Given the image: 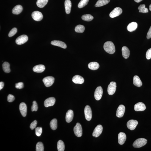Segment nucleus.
Wrapping results in <instances>:
<instances>
[{"label": "nucleus", "mask_w": 151, "mask_h": 151, "mask_svg": "<svg viewBox=\"0 0 151 151\" xmlns=\"http://www.w3.org/2000/svg\"><path fill=\"white\" fill-rule=\"evenodd\" d=\"M103 91L101 86L97 87L94 93V97L95 99L97 101L100 100L103 95Z\"/></svg>", "instance_id": "0eeeda50"}, {"label": "nucleus", "mask_w": 151, "mask_h": 151, "mask_svg": "<svg viewBox=\"0 0 151 151\" xmlns=\"http://www.w3.org/2000/svg\"><path fill=\"white\" fill-rule=\"evenodd\" d=\"M147 38L148 39H150L151 38V26L149 29L148 31L147 32Z\"/></svg>", "instance_id": "a18cd8bd"}, {"label": "nucleus", "mask_w": 151, "mask_h": 151, "mask_svg": "<svg viewBox=\"0 0 151 151\" xmlns=\"http://www.w3.org/2000/svg\"><path fill=\"white\" fill-rule=\"evenodd\" d=\"M110 0H99L96 3L95 6L96 7H101L109 3Z\"/></svg>", "instance_id": "cd10ccee"}, {"label": "nucleus", "mask_w": 151, "mask_h": 151, "mask_svg": "<svg viewBox=\"0 0 151 151\" xmlns=\"http://www.w3.org/2000/svg\"><path fill=\"white\" fill-rule=\"evenodd\" d=\"M48 0H37L36 5L38 7L43 8L46 5Z\"/></svg>", "instance_id": "c85d7f7f"}, {"label": "nucleus", "mask_w": 151, "mask_h": 151, "mask_svg": "<svg viewBox=\"0 0 151 151\" xmlns=\"http://www.w3.org/2000/svg\"><path fill=\"white\" fill-rule=\"evenodd\" d=\"M38 106L37 103L35 101H33V105L31 107V110L32 111H36L38 110Z\"/></svg>", "instance_id": "ea45409f"}, {"label": "nucleus", "mask_w": 151, "mask_h": 151, "mask_svg": "<svg viewBox=\"0 0 151 151\" xmlns=\"http://www.w3.org/2000/svg\"><path fill=\"white\" fill-rule=\"evenodd\" d=\"M146 5L144 4L141 5L138 7V9L139 10V12L143 13H147L148 12V10L147 8L145 7Z\"/></svg>", "instance_id": "f704fd0d"}, {"label": "nucleus", "mask_w": 151, "mask_h": 151, "mask_svg": "<svg viewBox=\"0 0 151 151\" xmlns=\"http://www.w3.org/2000/svg\"><path fill=\"white\" fill-rule=\"evenodd\" d=\"M147 140L144 138H139L137 139L133 143V146L135 148H140L146 145Z\"/></svg>", "instance_id": "f03ea898"}, {"label": "nucleus", "mask_w": 151, "mask_h": 151, "mask_svg": "<svg viewBox=\"0 0 151 151\" xmlns=\"http://www.w3.org/2000/svg\"><path fill=\"white\" fill-rule=\"evenodd\" d=\"M4 86V83L3 82H0V90H1L3 88Z\"/></svg>", "instance_id": "49530a36"}, {"label": "nucleus", "mask_w": 151, "mask_h": 151, "mask_svg": "<svg viewBox=\"0 0 151 151\" xmlns=\"http://www.w3.org/2000/svg\"><path fill=\"white\" fill-rule=\"evenodd\" d=\"M2 67L3 70L4 72L7 73H8L11 72L10 64L8 62H4L3 64Z\"/></svg>", "instance_id": "c756f323"}, {"label": "nucleus", "mask_w": 151, "mask_h": 151, "mask_svg": "<svg viewBox=\"0 0 151 151\" xmlns=\"http://www.w3.org/2000/svg\"><path fill=\"white\" fill-rule=\"evenodd\" d=\"M85 27L84 26L81 25H79L76 26L75 28V31L78 33H83L84 32Z\"/></svg>", "instance_id": "72a5a7b5"}, {"label": "nucleus", "mask_w": 151, "mask_h": 151, "mask_svg": "<svg viewBox=\"0 0 151 151\" xmlns=\"http://www.w3.org/2000/svg\"><path fill=\"white\" fill-rule=\"evenodd\" d=\"M19 110L20 113L23 117H25L27 114V107L24 102H22L19 105Z\"/></svg>", "instance_id": "a211bd4d"}, {"label": "nucleus", "mask_w": 151, "mask_h": 151, "mask_svg": "<svg viewBox=\"0 0 151 151\" xmlns=\"http://www.w3.org/2000/svg\"><path fill=\"white\" fill-rule=\"evenodd\" d=\"M65 7L66 12L67 14H70L71 12L72 4L70 0H65Z\"/></svg>", "instance_id": "4be33fe9"}, {"label": "nucleus", "mask_w": 151, "mask_h": 151, "mask_svg": "<svg viewBox=\"0 0 151 151\" xmlns=\"http://www.w3.org/2000/svg\"><path fill=\"white\" fill-rule=\"evenodd\" d=\"M104 48L105 52L110 54H113L115 52V45L111 41L105 42L104 45Z\"/></svg>", "instance_id": "f257e3e1"}, {"label": "nucleus", "mask_w": 151, "mask_h": 151, "mask_svg": "<svg viewBox=\"0 0 151 151\" xmlns=\"http://www.w3.org/2000/svg\"><path fill=\"white\" fill-rule=\"evenodd\" d=\"M103 127L101 125H98L95 128L92 133L93 137H97L100 135L103 131Z\"/></svg>", "instance_id": "9b49d317"}, {"label": "nucleus", "mask_w": 151, "mask_h": 151, "mask_svg": "<svg viewBox=\"0 0 151 151\" xmlns=\"http://www.w3.org/2000/svg\"><path fill=\"white\" fill-rule=\"evenodd\" d=\"M45 66L42 64L35 66L33 68V71L37 73H42L45 71Z\"/></svg>", "instance_id": "412c9836"}, {"label": "nucleus", "mask_w": 151, "mask_h": 151, "mask_svg": "<svg viewBox=\"0 0 151 151\" xmlns=\"http://www.w3.org/2000/svg\"><path fill=\"white\" fill-rule=\"evenodd\" d=\"M17 29L15 27L14 28L12 29L9 32V33L8 36L10 37H11L14 36L17 33Z\"/></svg>", "instance_id": "58836bf2"}, {"label": "nucleus", "mask_w": 151, "mask_h": 151, "mask_svg": "<svg viewBox=\"0 0 151 151\" xmlns=\"http://www.w3.org/2000/svg\"><path fill=\"white\" fill-rule=\"evenodd\" d=\"M74 116V113L73 111L71 110H69L67 111L66 114V121L67 123L71 122L72 121Z\"/></svg>", "instance_id": "aec40b11"}, {"label": "nucleus", "mask_w": 151, "mask_h": 151, "mask_svg": "<svg viewBox=\"0 0 151 151\" xmlns=\"http://www.w3.org/2000/svg\"><path fill=\"white\" fill-rule=\"evenodd\" d=\"M89 0H81L79 2L78 7L79 8H81L87 5Z\"/></svg>", "instance_id": "c9c22d12"}, {"label": "nucleus", "mask_w": 151, "mask_h": 151, "mask_svg": "<svg viewBox=\"0 0 151 151\" xmlns=\"http://www.w3.org/2000/svg\"><path fill=\"white\" fill-rule=\"evenodd\" d=\"M15 98L13 95L9 94L7 97V101L9 102H12L14 100Z\"/></svg>", "instance_id": "37998d69"}, {"label": "nucleus", "mask_w": 151, "mask_h": 151, "mask_svg": "<svg viewBox=\"0 0 151 151\" xmlns=\"http://www.w3.org/2000/svg\"><path fill=\"white\" fill-rule=\"evenodd\" d=\"M82 19L86 21H90L93 20L94 18L93 16L89 14L83 15L81 17Z\"/></svg>", "instance_id": "473e14b6"}, {"label": "nucleus", "mask_w": 151, "mask_h": 151, "mask_svg": "<svg viewBox=\"0 0 151 151\" xmlns=\"http://www.w3.org/2000/svg\"><path fill=\"white\" fill-rule=\"evenodd\" d=\"M32 17L34 20L37 21H39L42 20L43 15L41 12L39 11H35L32 14Z\"/></svg>", "instance_id": "9d476101"}, {"label": "nucleus", "mask_w": 151, "mask_h": 151, "mask_svg": "<svg viewBox=\"0 0 151 151\" xmlns=\"http://www.w3.org/2000/svg\"><path fill=\"white\" fill-rule=\"evenodd\" d=\"M138 24L137 23L133 22L130 23L128 26L127 30L130 32H132L135 30L137 27Z\"/></svg>", "instance_id": "393cba45"}, {"label": "nucleus", "mask_w": 151, "mask_h": 151, "mask_svg": "<svg viewBox=\"0 0 151 151\" xmlns=\"http://www.w3.org/2000/svg\"><path fill=\"white\" fill-rule=\"evenodd\" d=\"M44 147L43 144L41 142H39L37 143L36 146V151H43Z\"/></svg>", "instance_id": "e433bc0d"}, {"label": "nucleus", "mask_w": 151, "mask_h": 151, "mask_svg": "<svg viewBox=\"0 0 151 151\" xmlns=\"http://www.w3.org/2000/svg\"><path fill=\"white\" fill-rule=\"evenodd\" d=\"M51 44L54 46L60 47L66 49L67 48V45L64 42L58 40H54L51 42Z\"/></svg>", "instance_id": "6ab92c4d"}, {"label": "nucleus", "mask_w": 151, "mask_h": 151, "mask_svg": "<svg viewBox=\"0 0 151 151\" xmlns=\"http://www.w3.org/2000/svg\"><path fill=\"white\" fill-rule=\"evenodd\" d=\"M55 102V99L53 97H51L47 98L45 100L44 102V105L46 108L53 106L54 105Z\"/></svg>", "instance_id": "4468645a"}, {"label": "nucleus", "mask_w": 151, "mask_h": 151, "mask_svg": "<svg viewBox=\"0 0 151 151\" xmlns=\"http://www.w3.org/2000/svg\"><path fill=\"white\" fill-rule=\"evenodd\" d=\"M75 135L78 137H81L82 135V129L81 126L79 123H77L74 128Z\"/></svg>", "instance_id": "20e7f679"}, {"label": "nucleus", "mask_w": 151, "mask_h": 151, "mask_svg": "<svg viewBox=\"0 0 151 151\" xmlns=\"http://www.w3.org/2000/svg\"><path fill=\"white\" fill-rule=\"evenodd\" d=\"M138 122L136 120H130L127 123V126L130 130H133L135 129L137 127Z\"/></svg>", "instance_id": "f8f14e48"}, {"label": "nucleus", "mask_w": 151, "mask_h": 151, "mask_svg": "<svg viewBox=\"0 0 151 151\" xmlns=\"http://www.w3.org/2000/svg\"><path fill=\"white\" fill-rule=\"evenodd\" d=\"M35 133L36 135L39 137L42 134V128L38 127L36 128L35 130Z\"/></svg>", "instance_id": "4c0bfd02"}, {"label": "nucleus", "mask_w": 151, "mask_h": 151, "mask_svg": "<svg viewBox=\"0 0 151 151\" xmlns=\"http://www.w3.org/2000/svg\"><path fill=\"white\" fill-rule=\"evenodd\" d=\"M149 9L150 10V11H151V4L149 5Z\"/></svg>", "instance_id": "09e8293b"}, {"label": "nucleus", "mask_w": 151, "mask_h": 151, "mask_svg": "<svg viewBox=\"0 0 151 151\" xmlns=\"http://www.w3.org/2000/svg\"><path fill=\"white\" fill-rule=\"evenodd\" d=\"M122 52L123 57L125 59L128 58L130 56V51L128 48L126 46H124L122 48Z\"/></svg>", "instance_id": "5701e85b"}, {"label": "nucleus", "mask_w": 151, "mask_h": 151, "mask_svg": "<svg viewBox=\"0 0 151 151\" xmlns=\"http://www.w3.org/2000/svg\"><path fill=\"white\" fill-rule=\"evenodd\" d=\"M133 83L137 87H140L143 85L141 81L138 76H135L133 78Z\"/></svg>", "instance_id": "b1692460"}, {"label": "nucleus", "mask_w": 151, "mask_h": 151, "mask_svg": "<svg viewBox=\"0 0 151 151\" xmlns=\"http://www.w3.org/2000/svg\"><path fill=\"white\" fill-rule=\"evenodd\" d=\"M146 57L147 59L149 60L151 58V48L148 50L146 54Z\"/></svg>", "instance_id": "79ce46f5"}, {"label": "nucleus", "mask_w": 151, "mask_h": 151, "mask_svg": "<svg viewBox=\"0 0 151 151\" xmlns=\"http://www.w3.org/2000/svg\"><path fill=\"white\" fill-rule=\"evenodd\" d=\"M28 40V37L26 35H22L19 36L15 40L16 43L18 45H21L25 43Z\"/></svg>", "instance_id": "1a4fd4ad"}, {"label": "nucleus", "mask_w": 151, "mask_h": 151, "mask_svg": "<svg viewBox=\"0 0 151 151\" xmlns=\"http://www.w3.org/2000/svg\"><path fill=\"white\" fill-rule=\"evenodd\" d=\"M50 126L51 129L52 130H55L58 127V122L56 119H54L52 120L50 123Z\"/></svg>", "instance_id": "7c9ffc66"}, {"label": "nucleus", "mask_w": 151, "mask_h": 151, "mask_svg": "<svg viewBox=\"0 0 151 151\" xmlns=\"http://www.w3.org/2000/svg\"><path fill=\"white\" fill-rule=\"evenodd\" d=\"M146 109L145 104L142 102H139L134 105V109L136 111H143Z\"/></svg>", "instance_id": "2eb2a0df"}, {"label": "nucleus", "mask_w": 151, "mask_h": 151, "mask_svg": "<svg viewBox=\"0 0 151 151\" xmlns=\"http://www.w3.org/2000/svg\"><path fill=\"white\" fill-rule=\"evenodd\" d=\"M142 0H134V1H135V2L137 3L140 2Z\"/></svg>", "instance_id": "de8ad7c7"}, {"label": "nucleus", "mask_w": 151, "mask_h": 151, "mask_svg": "<svg viewBox=\"0 0 151 151\" xmlns=\"http://www.w3.org/2000/svg\"><path fill=\"white\" fill-rule=\"evenodd\" d=\"M23 7L20 5L16 6L12 10V12L13 14L18 15L20 14L22 11Z\"/></svg>", "instance_id": "a878e982"}, {"label": "nucleus", "mask_w": 151, "mask_h": 151, "mask_svg": "<svg viewBox=\"0 0 151 151\" xmlns=\"http://www.w3.org/2000/svg\"><path fill=\"white\" fill-rule=\"evenodd\" d=\"M85 118L87 120L90 121L92 117V112L90 106L86 105L84 109Z\"/></svg>", "instance_id": "7ed1b4c3"}, {"label": "nucleus", "mask_w": 151, "mask_h": 151, "mask_svg": "<svg viewBox=\"0 0 151 151\" xmlns=\"http://www.w3.org/2000/svg\"><path fill=\"white\" fill-rule=\"evenodd\" d=\"M57 148L58 151H64L65 149V145L62 140H59L58 142Z\"/></svg>", "instance_id": "2f4dec72"}, {"label": "nucleus", "mask_w": 151, "mask_h": 151, "mask_svg": "<svg viewBox=\"0 0 151 151\" xmlns=\"http://www.w3.org/2000/svg\"><path fill=\"white\" fill-rule=\"evenodd\" d=\"M88 66L90 69L95 70L98 69L99 68L100 66L99 64L97 62H92L89 63Z\"/></svg>", "instance_id": "bb28decb"}, {"label": "nucleus", "mask_w": 151, "mask_h": 151, "mask_svg": "<svg viewBox=\"0 0 151 151\" xmlns=\"http://www.w3.org/2000/svg\"><path fill=\"white\" fill-rule=\"evenodd\" d=\"M125 107L123 105H120L118 107L116 111L117 117L119 118L123 117L125 112Z\"/></svg>", "instance_id": "ddd939ff"}, {"label": "nucleus", "mask_w": 151, "mask_h": 151, "mask_svg": "<svg viewBox=\"0 0 151 151\" xmlns=\"http://www.w3.org/2000/svg\"><path fill=\"white\" fill-rule=\"evenodd\" d=\"M55 79L52 77H46L43 80V81L46 87H49L52 86L54 82Z\"/></svg>", "instance_id": "423d86ee"}, {"label": "nucleus", "mask_w": 151, "mask_h": 151, "mask_svg": "<svg viewBox=\"0 0 151 151\" xmlns=\"http://www.w3.org/2000/svg\"><path fill=\"white\" fill-rule=\"evenodd\" d=\"M116 84L115 82L112 81L108 86L107 91L108 94L112 95L115 93L116 90Z\"/></svg>", "instance_id": "39448f33"}, {"label": "nucleus", "mask_w": 151, "mask_h": 151, "mask_svg": "<svg viewBox=\"0 0 151 151\" xmlns=\"http://www.w3.org/2000/svg\"><path fill=\"white\" fill-rule=\"evenodd\" d=\"M126 136L125 133L120 132L118 135V143L120 145H122L125 143L126 140Z\"/></svg>", "instance_id": "f3484780"}, {"label": "nucleus", "mask_w": 151, "mask_h": 151, "mask_svg": "<svg viewBox=\"0 0 151 151\" xmlns=\"http://www.w3.org/2000/svg\"><path fill=\"white\" fill-rule=\"evenodd\" d=\"M15 87L17 89H21L24 87V84L21 82L16 83Z\"/></svg>", "instance_id": "a19ab883"}, {"label": "nucleus", "mask_w": 151, "mask_h": 151, "mask_svg": "<svg viewBox=\"0 0 151 151\" xmlns=\"http://www.w3.org/2000/svg\"><path fill=\"white\" fill-rule=\"evenodd\" d=\"M37 123V121L36 120L33 121L30 124V128L32 130L34 129L36 127Z\"/></svg>", "instance_id": "c03bdc74"}, {"label": "nucleus", "mask_w": 151, "mask_h": 151, "mask_svg": "<svg viewBox=\"0 0 151 151\" xmlns=\"http://www.w3.org/2000/svg\"><path fill=\"white\" fill-rule=\"evenodd\" d=\"M122 10L121 8L120 7H116L110 13L109 16L112 18L118 16L122 13Z\"/></svg>", "instance_id": "6e6552de"}, {"label": "nucleus", "mask_w": 151, "mask_h": 151, "mask_svg": "<svg viewBox=\"0 0 151 151\" xmlns=\"http://www.w3.org/2000/svg\"><path fill=\"white\" fill-rule=\"evenodd\" d=\"M72 81L75 84H82L84 82V79L80 75H76L73 77Z\"/></svg>", "instance_id": "dca6fc26"}]
</instances>
